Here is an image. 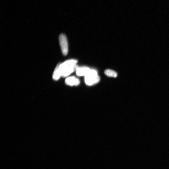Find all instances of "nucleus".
I'll return each mask as SVG.
<instances>
[{
	"instance_id": "obj_1",
	"label": "nucleus",
	"mask_w": 169,
	"mask_h": 169,
	"mask_svg": "<svg viewBox=\"0 0 169 169\" xmlns=\"http://www.w3.org/2000/svg\"><path fill=\"white\" fill-rule=\"evenodd\" d=\"M77 60L72 59L65 62L61 64H59L58 69L61 77H67L78 68L77 65Z\"/></svg>"
},
{
	"instance_id": "obj_2",
	"label": "nucleus",
	"mask_w": 169,
	"mask_h": 169,
	"mask_svg": "<svg viewBox=\"0 0 169 169\" xmlns=\"http://www.w3.org/2000/svg\"><path fill=\"white\" fill-rule=\"evenodd\" d=\"M85 77L86 84L90 86L98 83L100 80V78L98 75L97 72L94 70H91L89 73Z\"/></svg>"
},
{
	"instance_id": "obj_3",
	"label": "nucleus",
	"mask_w": 169,
	"mask_h": 169,
	"mask_svg": "<svg viewBox=\"0 0 169 169\" xmlns=\"http://www.w3.org/2000/svg\"><path fill=\"white\" fill-rule=\"evenodd\" d=\"M59 41L63 54L66 56L68 52V44L66 36L63 34L60 35Z\"/></svg>"
},
{
	"instance_id": "obj_4",
	"label": "nucleus",
	"mask_w": 169,
	"mask_h": 169,
	"mask_svg": "<svg viewBox=\"0 0 169 169\" xmlns=\"http://www.w3.org/2000/svg\"><path fill=\"white\" fill-rule=\"evenodd\" d=\"M65 83L70 86H77L79 85V80L74 77H70L67 78L65 80Z\"/></svg>"
},
{
	"instance_id": "obj_5",
	"label": "nucleus",
	"mask_w": 169,
	"mask_h": 169,
	"mask_svg": "<svg viewBox=\"0 0 169 169\" xmlns=\"http://www.w3.org/2000/svg\"><path fill=\"white\" fill-rule=\"evenodd\" d=\"M90 70V68L87 67H78L76 70V74L78 76H84L85 77L89 73Z\"/></svg>"
},
{
	"instance_id": "obj_6",
	"label": "nucleus",
	"mask_w": 169,
	"mask_h": 169,
	"mask_svg": "<svg viewBox=\"0 0 169 169\" xmlns=\"http://www.w3.org/2000/svg\"><path fill=\"white\" fill-rule=\"evenodd\" d=\"M61 77L60 73L58 69V65H57L54 71L53 75V78L55 80H57Z\"/></svg>"
},
{
	"instance_id": "obj_7",
	"label": "nucleus",
	"mask_w": 169,
	"mask_h": 169,
	"mask_svg": "<svg viewBox=\"0 0 169 169\" xmlns=\"http://www.w3.org/2000/svg\"><path fill=\"white\" fill-rule=\"evenodd\" d=\"M104 73L105 75L108 77L113 78H116L117 77V73L113 70L110 69L106 70Z\"/></svg>"
}]
</instances>
